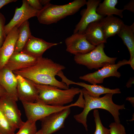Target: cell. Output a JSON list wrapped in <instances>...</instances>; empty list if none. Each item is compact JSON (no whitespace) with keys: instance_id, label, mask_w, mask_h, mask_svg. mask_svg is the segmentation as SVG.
Here are the masks:
<instances>
[{"instance_id":"ffe728a7","label":"cell","mask_w":134,"mask_h":134,"mask_svg":"<svg viewBox=\"0 0 134 134\" xmlns=\"http://www.w3.org/2000/svg\"><path fill=\"white\" fill-rule=\"evenodd\" d=\"M84 34L88 41L95 46L107 42L99 21L93 22L89 24Z\"/></svg>"},{"instance_id":"4316f807","label":"cell","mask_w":134,"mask_h":134,"mask_svg":"<svg viewBox=\"0 0 134 134\" xmlns=\"http://www.w3.org/2000/svg\"><path fill=\"white\" fill-rule=\"evenodd\" d=\"M110 134H126L125 128L120 123H111L109 125Z\"/></svg>"},{"instance_id":"836d02e7","label":"cell","mask_w":134,"mask_h":134,"mask_svg":"<svg viewBox=\"0 0 134 134\" xmlns=\"http://www.w3.org/2000/svg\"><path fill=\"white\" fill-rule=\"evenodd\" d=\"M128 64L130 65L131 67L133 70L134 69V58L128 61Z\"/></svg>"},{"instance_id":"f546056e","label":"cell","mask_w":134,"mask_h":134,"mask_svg":"<svg viewBox=\"0 0 134 134\" xmlns=\"http://www.w3.org/2000/svg\"><path fill=\"white\" fill-rule=\"evenodd\" d=\"M127 10L132 12H134V0H131L129 3L124 6L123 9Z\"/></svg>"},{"instance_id":"44dd1931","label":"cell","mask_w":134,"mask_h":134,"mask_svg":"<svg viewBox=\"0 0 134 134\" xmlns=\"http://www.w3.org/2000/svg\"><path fill=\"white\" fill-rule=\"evenodd\" d=\"M134 23L131 26L125 24L118 34L127 47L130 55V60L134 58Z\"/></svg>"},{"instance_id":"8992f818","label":"cell","mask_w":134,"mask_h":134,"mask_svg":"<svg viewBox=\"0 0 134 134\" xmlns=\"http://www.w3.org/2000/svg\"><path fill=\"white\" fill-rule=\"evenodd\" d=\"M27 120L36 122L53 113L74 106L80 107L81 102L79 100L69 105L56 106L39 101L34 102H22Z\"/></svg>"},{"instance_id":"52a82bcc","label":"cell","mask_w":134,"mask_h":134,"mask_svg":"<svg viewBox=\"0 0 134 134\" xmlns=\"http://www.w3.org/2000/svg\"><path fill=\"white\" fill-rule=\"evenodd\" d=\"M128 64V61L123 59L119 61L116 64L105 66L97 71L80 76L79 78L92 84L102 83L106 78L110 77L120 78L121 74L118 70L121 66Z\"/></svg>"},{"instance_id":"9a60e30c","label":"cell","mask_w":134,"mask_h":134,"mask_svg":"<svg viewBox=\"0 0 134 134\" xmlns=\"http://www.w3.org/2000/svg\"><path fill=\"white\" fill-rule=\"evenodd\" d=\"M58 76L61 78L62 81L67 86L69 87L71 84H75L83 87L91 96L94 98H99L100 95L103 94L111 93L114 94L121 93L120 89L118 88L111 89L101 85H90L83 82H75L68 79L62 71L60 72Z\"/></svg>"},{"instance_id":"cb8c5ba5","label":"cell","mask_w":134,"mask_h":134,"mask_svg":"<svg viewBox=\"0 0 134 134\" xmlns=\"http://www.w3.org/2000/svg\"><path fill=\"white\" fill-rule=\"evenodd\" d=\"M16 130L5 117L0 104V133L3 134H15Z\"/></svg>"},{"instance_id":"5bb4252c","label":"cell","mask_w":134,"mask_h":134,"mask_svg":"<svg viewBox=\"0 0 134 134\" xmlns=\"http://www.w3.org/2000/svg\"><path fill=\"white\" fill-rule=\"evenodd\" d=\"M38 58L23 52H14L3 67L12 71L20 70L33 66Z\"/></svg>"},{"instance_id":"484cf974","label":"cell","mask_w":134,"mask_h":134,"mask_svg":"<svg viewBox=\"0 0 134 134\" xmlns=\"http://www.w3.org/2000/svg\"><path fill=\"white\" fill-rule=\"evenodd\" d=\"M15 134H35L37 132L36 122L27 120Z\"/></svg>"},{"instance_id":"e0dca14e","label":"cell","mask_w":134,"mask_h":134,"mask_svg":"<svg viewBox=\"0 0 134 134\" xmlns=\"http://www.w3.org/2000/svg\"><path fill=\"white\" fill-rule=\"evenodd\" d=\"M60 43L48 42L32 35L22 52L39 58L47 50Z\"/></svg>"},{"instance_id":"603a6c76","label":"cell","mask_w":134,"mask_h":134,"mask_svg":"<svg viewBox=\"0 0 134 134\" xmlns=\"http://www.w3.org/2000/svg\"><path fill=\"white\" fill-rule=\"evenodd\" d=\"M19 33L14 52H22L32 35L29 27V23L27 20L23 23L18 28Z\"/></svg>"},{"instance_id":"1f68e13d","label":"cell","mask_w":134,"mask_h":134,"mask_svg":"<svg viewBox=\"0 0 134 134\" xmlns=\"http://www.w3.org/2000/svg\"><path fill=\"white\" fill-rule=\"evenodd\" d=\"M134 78H131L130 79L128 82L127 83L126 86L127 88H130L132 87V85L134 84Z\"/></svg>"},{"instance_id":"8fae6325","label":"cell","mask_w":134,"mask_h":134,"mask_svg":"<svg viewBox=\"0 0 134 134\" xmlns=\"http://www.w3.org/2000/svg\"><path fill=\"white\" fill-rule=\"evenodd\" d=\"M101 1L100 0H89L87 1V8L82 15L80 21L76 26L73 34H84L89 24L93 22H99L104 17L96 12L97 8Z\"/></svg>"},{"instance_id":"d590c367","label":"cell","mask_w":134,"mask_h":134,"mask_svg":"<svg viewBox=\"0 0 134 134\" xmlns=\"http://www.w3.org/2000/svg\"><path fill=\"white\" fill-rule=\"evenodd\" d=\"M50 0H40V3L42 5H43V6L50 3Z\"/></svg>"},{"instance_id":"6da1fadb","label":"cell","mask_w":134,"mask_h":134,"mask_svg":"<svg viewBox=\"0 0 134 134\" xmlns=\"http://www.w3.org/2000/svg\"><path fill=\"white\" fill-rule=\"evenodd\" d=\"M65 68L64 66L55 62L51 59L42 57L38 58L33 66L12 72L15 75L21 76L36 84L67 89L69 87L55 78L58 73Z\"/></svg>"},{"instance_id":"ba28073f","label":"cell","mask_w":134,"mask_h":134,"mask_svg":"<svg viewBox=\"0 0 134 134\" xmlns=\"http://www.w3.org/2000/svg\"><path fill=\"white\" fill-rule=\"evenodd\" d=\"M71 112L70 108L53 113L40 120L43 134H52L64 128L66 118Z\"/></svg>"},{"instance_id":"7c38bea8","label":"cell","mask_w":134,"mask_h":134,"mask_svg":"<svg viewBox=\"0 0 134 134\" xmlns=\"http://www.w3.org/2000/svg\"><path fill=\"white\" fill-rule=\"evenodd\" d=\"M65 43L66 51L75 55L87 53L96 47L88 41L84 34H73L65 39Z\"/></svg>"},{"instance_id":"d6986e66","label":"cell","mask_w":134,"mask_h":134,"mask_svg":"<svg viewBox=\"0 0 134 134\" xmlns=\"http://www.w3.org/2000/svg\"><path fill=\"white\" fill-rule=\"evenodd\" d=\"M99 22L106 40L108 37L118 34L124 24L122 20L113 15L104 17Z\"/></svg>"},{"instance_id":"4dcf8cb0","label":"cell","mask_w":134,"mask_h":134,"mask_svg":"<svg viewBox=\"0 0 134 134\" xmlns=\"http://www.w3.org/2000/svg\"><path fill=\"white\" fill-rule=\"evenodd\" d=\"M17 1V0H0V9L6 5Z\"/></svg>"},{"instance_id":"ac0fdd59","label":"cell","mask_w":134,"mask_h":134,"mask_svg":"<svg viewBox=\"0 0 134 134\" xmlns=\"http://www.w3.org/2000/svg\"><path fill=\"white\" fill-rule=\"evenodd\" d=\"M17 83L16 75L12 71L4 67L0 70V85L16 101L18 100Z\"/></svg>"},{"instance_id":"3957f363","label":"cell","mask_w":134,"mask_h":134,"mask_svg":"<svg viewBox=\"0 0 134 134\" xmlns=\"http://www.w3.org/2000/svg\"><path fill=\"white\" fill-rule=\"evenodd\" d=\"M32 82L38 93L35 101L52 106L66 105L71 102L75 96L81 91V89L78 88L72 87L62 89L54 86Z\"/></svg>"},{"instance_id":"8d00e7d4","label":"cell","mask_w":134,"mask_h":134,"mask_svg":"<svg viewBox=\"0 0 134 134\" xmlns=\"http://www.w3.org/2000/svg\"><path fill=\"white\" fill-rule=\"evenodd\" d=\"M35 134H43L42 131L41 129H40L37 131L36 133Z\"/></svg>"},{"instance_id":"e575fe53","label":"cell","mask_w":134,"mask_h":134,"mask_svg":"<svg viewBox=\"0 0 134 134\" xmlns=\"http://www.w3.org/2000/svg\"><path fill=\"white\" fill-rule=\"evenodd\" d=\"M126 100H127L129 101L131 103L133 107L134 105V98L133 97H128L126 98Z\"/></svg>"},{"instance_id":"2e32d148","label":"cell","mask_w":134,"mask_h":134,"mask_svg":"<svg viewBox=\"0 0 134 134\" xmlns=\"http://www.w3.org/2000/svg\"><path fill=\"white\" fill-rule=\"evenodd\" d=\"M19 33L18 28L15 27L13 28L6 35L0 48V70L3 68L14 52Z\"/></svg>"},{"instance_id":"7402d4cb","label":"cell","mask_w":134,"mask_h":134,"mask_svg":"<svg viewBox=\"0 0 134 134\" xmlns=\"http://www.w3.org/2000/svg\"><path fill=\"white\" fill-rule=\"evenodd\" d=\"M118 3L117 0H104L100 3L96 9V12L99 14L104 17L115 15L122 18L124 10L116 8Z\"/></svg>"},{"instance_id":"9c48e42d","label":"cell","mask_w":134,"mask_h":134,"mask_svg":"<svg viewBox=\"0 0 134 134\" xmlns=\"http://www.w3.org/2000/svg\"><path fill=\"white\" fill-rule=\"evenodd\" d=\"M17 101L7 93L0 97V104L4 115L16 129L21 127L24 123L22 120L21 114Z\"/></svg>"},{"instance_id":"4fadbf2b","label":"cell","mask_w":134,"mask_h":134,"mask_svg":"<svg viewBox=\"0 0 134 134\" xmlns=\"http://www.w3.org/2000/svg\"><path fill=\"white\" fill-rule=\"evenodd\" d=\"M16 75L18 100L22 102H35L37 98L38 93L32 82L20 75Z\"/></svg>"},{"instance_id":"d6a6232c","label":"cell","mask_w":134,"mask_h":134,"mask_svg":"<svg viewBox=\"0 0 134 134\" xmlns=\"http://www.w3.org/2000/svg\"><path fill=\"white\" fill-rule=\"evenodd\" d=\"M6 93L5 90L0 85V97L3 96Z\"/></svg>"},{"instance_id":"5b68a950","label":"cell","mask_w":134,"mask_h":134,"mask_svg":"<svg viewBox=\"0 0 134 134\" xmlns=\"http://www.w3.org/2000/svg\"><path fill=\"white\" fill-rule=\"evenodd\" d=\"M104 44L97 46L90 52L75 55L74 60L77 64L85 66L89 69H98L108 64H115L116 57H111L105 54Z\"/></svg>"},{"instance_id":"74e56055","label":"cell","mask_w":134,"mask_h":134,"mask_svg":"<svg viewBox=\"0 0 134 134\" xmlns=\"http://www.w3.org/2000/svg\"><path fill=\"white\" fill-rule=\"evenodd\" d=\"M0 134H3L0 133Z\"/></svg>"},{"instance_id":"7a4b0ae2","label":"cell","mask_w":134,"mask_h":134,"mask_svg":"<svg viewBox=\"0 0 134 134\" xmlns=\"http://www.w3.org/2000/svg\"><path fill=\"white\" fill-rule=\"evenodd\" d=\"M84 100V106L83 111L73 117L78 122L82 124L85 130L88 131L87 118L89 112L93 109H100L107 110L112 116L115 122L120 123L119 110L125 109L124 104H115L112 100L114 94L108 93L101 97L94 98L91 96L86 90L81 89Z\"/></svg>"},{"instance_id":"83f0119b","label":"cell","mask_w":134,"mask_h":134,"mask_svg":"<svg viewBox=\"0 0 134 134\" xmlns=\"http://www.w3.org/2000/svg\"><path fill=\"white\" fill-rule=\"evenodd\" d=\"M5 22V17L0 13V48L2 45L6 36L4 31Z\"/></svg>"},{"instance_id":"d4e9b609","label":"cell","mask_w":134,"mask_h":134,"mask_svg":"<svg viewBox=\"0 0 134 134\" xmlns=\"http://www.w3.org/2000/svg\"><path fill=\"white\" fill-rule=\"evenodd\" d=\"M93 114L96 124V130L94 134H110L109 129L104 127L102 124L98 110L94 109Z\"/></svg>"},{"instance_id":"f1b7e54d","label":"cell","mask_w":134,"mask_h":134,"mask_svg":"<svg viewBox=\"0 0 134 134\" xmlns=\"http://www.w3.org/2000/svg\"><path fill=\"white\" fill-rule=\"evenodd\" d=\"M27 1L32 7L36 10L39 11L43 8L40 0H27Z\"/></svg>"},{"instance_id":"277c9868","label":"cell","mask_w":134,"mask_h":134,"mask_svg":"<svg viewBox=\"0 0 134 134\" xmlns=\"http://www.w3.org/2000/svg\"><path fill=\"white\" fill-rule=\"evenodd\" d=\"M86 3L85 0H75L63 5L49 3L39 11L36 17L39 22L42 24L56 23L67 16L74 14Z\"/></svg>"},{"instance_id":"30bf717a","label":"cell","mask_w":134,"mask_h":134,"mask_svg":"<svg viewBox=\"0 0 134 134\" xmlns=\"http://www.w3.org/2000/svg\"><path fill=\"white\" fill-rule=\"evenodd\" d=\"M22 2V4L20 7H16L13 18L5 26L4 31L6 35L14 28L16 27L19 28L29 19L37 16L39 11L32 7L27 0H23Z\"/></svg>"}]
</instances>
